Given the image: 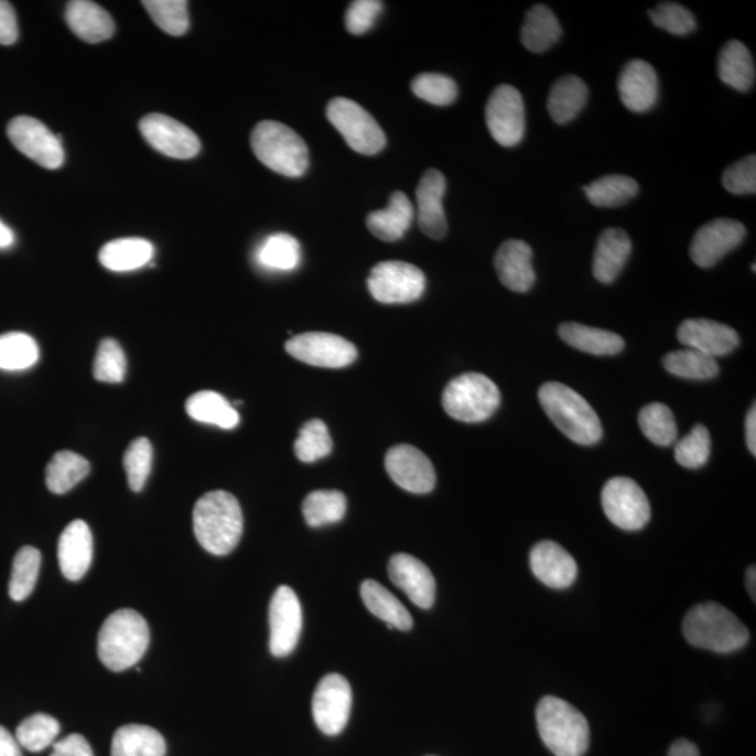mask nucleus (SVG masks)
<instances>
[{
    "instance_id": "nucleus-21",
    "label": "nucleus",
    "mask_w": 756,
    "mask_h": 756,
    "mask_svg": "<svg viewBox=\"0 0 756 756\" xmlns=\"http://www.w3.org/2000/svg\"><path fill=\"white\" fill-rule=\"evenodd\" d=\"M447 181L439 170H428L417 188L418 225L428 237L442 240L447 235L443 199Z\"/></svg>"
},
{
    "instance_id": "nucleus-37",
    "label": "nucleus",
    "mask_w": 756,
    "mask_h": 756,
    "mask_svg": "<svg viewBox=\"0 0 756 756\" xmlns=\"http://www.w3.org/2000/svg\"><path fill=\"white\" fill-rule=\"evenodd\" d=\"M89 474L90 463L85 457L72 452H60L46 467V486L53 494L64 495Z\"/></svg>"
},
{
    "instance_id": "nucleus-60",
    "label": "nucleus",
    "mask_w": 756,
    "mask_h": 756,
    "mask_svg": "<svg viewBox=\"0 0 756 756\" xmlns=\"http://www.w3.org/2000/svg\"><path fill=\"white\" fill-rule=\"evenodd\" d=\"M14 233L10 227L4 225L2 220H0V250H7V248L12 247L14 245Z\"/></svg>"
},
{
    "instance_id": "nucleus-8",
    "label": "nucleus",
    "mask_w": 756,
    "mask_h": 756,
    "mask_svg": "<svg viewBox=\"0 0 756 756\" xmlns=\"http://www.w3.org/2000/svg\"><path fill=\"white\" fill-rule=\"evenodd\" d=\"M326 117L355 152L372 156L385 149L387 139L381 127L364 107L349 98L330 101Z\"/></svg>"
},
{
    "instance_id": "nucleus-25",
    "label": "nucleus",
    "mask_w": 756,
    "mask_h": 756,
    "mask_svg": "<svg viewBox=\"0 0 756 756\" xmlns=\"http://www.w3.org/2000/svg\"><path fill=\"white\" fill-rule=\"evenodd\" d=\"M93 534L83 520L72 521L62 532L58 543V561L62 574L71 582L80 580L93 562Z\"/></svg>"
},
{
    "instance_id": "nucleus-14",
    "label": "nucleus",
    "mask_w": 756,
    "mask_h": 756,
    "mask_svg": "<svg viewBox=\"0 0 756 756\" xmlns=\"http://www.w3.org/2000/svg\"><path fill=\"white\" fill-rule=\"evenodd\" d=\"M302 629L303 611L296 593L288 586L279 587L269 605V650L274 657L292 655Z\"/></svg>"
},
{
    "instance_id": "nucleus-27",
    "label": "nucleus",
    "mask_w": 756,
    "mask_h": 756,
    "mask_svg": "<svg viewBox=\"0 0 756 756\" xmlns=\"http://www.w3.org/2000/svg\"><path fill=\"white\" fill-rule=\"evenodd\" d=\"M631 241L623 229H605L595 247L593 273L601 283H613L629 260Z\"/></svg>"
},
{
    "instance_id": "nucleus-9",
    "label": "nucleus",
    "mask_w": 756,
    "mask_h": 756,
    "mask_svg": "<svg viewBox=\"0 0 756 756\" xmlns=\"http://www.w3.org/2000/svg\"><path fill=\"white\" fill-rule=\"evenodd\" d=\"M367 287L377 302L407 304L422 298L426 289V277L412 263L386 261L371 269Z\"/></svg>"
},
{
    "instance_id": "nucleus-47",
    "label": "nucleus",
    "mask_w": 756,
    "mask_h": 756,
    "mask_svg": "<svg viewBox=\"0 0 756 756\" xmlns=\"http://www.w3.org/2000/svg\"><path fill=\"white\" fill-rule=\"evenodd\" d=\"M142 4L153 22L164 33L180 37L188 31V2H184V0H147Z\"/></svg>"
},
{
    "instance_id": "nucleus-52",
    "label": "nucleus",
    "mask_w": 756,
    "mask_h": 756,
    "mask_svg": "<svg viewBox=\"0 0 756 756\" xmlns=\"http://www.w3.org/2000/svg\"><path fill=\"white\" fill-rule=\"evenodd\" d=\"M651 22L668 33L687 35L696 29L695 15L690 9L676 2H662L650 10Z\"/></svg>"
},
{
    "instance_id": "nucleus-58",
    "label": "nucleus",
    "mask_w": 756,
    "mask_h": 756,
    "mask_svg": "<svg viewBox=\"0 0 756 756\" xmlns=\"http://www.w3.org/2000/svg\"><path fill=\"white\" fill-rule=\"evenodd\" d=\"M668 756H701L695 744L691 743L690 739L680 738L676 743H672L670 749H668Z\"/></svg>"
},
{
    "instance_id": "nucleus-44",
    "label": "nucleus",
    "mask_w": 756,
    "mask_h": 756,
    "mask_svg": "<svg viewBox=\"0 0 756 756\" xmlns=\"http://www.w3.org/2000/svg\"><path fill=\"white\" fill-rule=\"evenodd\" d=\"M60 732L58 720L48 716V714L37 713L20 723L15 730V739H18L20 747L30 750V753H41V750L54 745Z\"/></svg>"
},
{
    "instance_id": "nucleus-23",
    "label": "nucleus",
    "mask_w": 756,
    "mask_h": 756,
    "mask_svg": "<svg viewBox=\"0 0 756 756\" xmlns=\"http://www.w3.org/2000/svg\"><path fill=\"white\" fill-rule=\"evenodd\" d=\"M530 566L540 582L555 590L571 587L577 577L576 561L553 541H542L532 548Z\"/></svg>"
},
{
    "instance_id": "nucleus-10",
    "label": "nucleus",
    "mask_w": 756,
    "mask_h": 756,
    "mask_svg": "<svg viewBox=\"0 0 756 756\" xmlns=\"http://www.w3.org/2000/svg\"><path fill=\"white\" fill-rule=\"evenodd\" d=\"M603 509L614 526L625 531H638L650 520L649 499L634 479L616 476L605 484L601 494Z\"/></svg>"
},
{
    "instance_id": "nucleus-48",
    "label": "nucleus",
    "mask_w": 756,
    "mask_h": 756,
    "mask_svg": "<svg viewBox=\"0 0 756 756\" xmlns=\"http://www.w3.org/2000/svg\"><path fill=\"white\" fill-rule=\"evenodd\" d=\"M153 464L152 443L147 438L133 440L123 454V469L127 473L129 488L141 492L147 485Z\"/></svg>"
},
{
    "instance_id": "nucleus-55",
    "label": "nucleus",
    "mask_w": 756,
    "mask_h": 756,
    "mask_svg": "<svg viewBox=\"0 0 756 756\" xmlns=\"http://www.w3.org/2000/svg\"><path fill=\"white\" fill-rule=\"evenodd\" d=\"M18 39V18L12 3L0 0V45H12Z\"/></svg>"
},
{
    "instance_id": "nucleus-17",
    "label": "nucleus",
    "mask_w": 756,
    "mask_h": 756,
    "mask_svg": "<svg viewBox=\"0 0 756 756\" xmlns=\"http://www.w3.org/2000/svg\"><path fill=\"white\" fill-rule=\"evenodd\" d=\"M743 223L720 217L706 223L692 238L691 258L701 268H712L744 241Z\"/></svg>"
},
{
    "instance_id": "nucleus-42",
    "label": "nucleus",
    "mask_w": 756,
    "mask_h": 756,
    "mask_svg": "<svg viewBox=\"0 0 756 756\" xmlns=\"http://www.w3.org/2000/svg\"><path fill=\"white\" fill-rule=\"evenodd\" d=\"M662 365L672 376L687 380H711L719 375L716 359L690 348L671 352L662 359Z\"/></svg>"
},
{
    "instance_id": "nucleus-18",
    "label": "nucleus",
    "mask_w": 756,
    "mask_h": 756,
    "mask_svg": "<svg viewBox=\"0 0 756 756\" xmlns=\"http://www.w3.org/2000/svg\"><path fill=\"white\" fill-rule=\"evenodd\" d=\"M386 469L393 483L411 494H429L436 486L432 461L413 445L398 444L390 449L386 455Z\"/></svg>"
},
{
    "instance_id": "nucleus-53",
    "label": "nucleus",
    "mask_w": 756,
    "mask_h": 756,
    "mask_svg": "<svg viewBox=\"0 0 756 756\" xmlns=\"http://www.w3.org/2000/svg\"><path fill=\"white\" fill-rule=\"evenodd\" d=\"M723 185L733 195H754L756 193L755 154L730 165L724 171Z\"/></svg>"
},
{
    "instance_id": "nucleus-31",
    "label": "nucleus",
    "mask_w": 756,
    "mask_h": 756,
    "mask_svg": "<svg viewBox=\"0 0 756 756\" xmlns=\"http://www.w3.org/2000/svg\"><path fill=\"white\" fill-rule=\"evenodd\" d=\"M559 336L572 348L594 356H614L625 348V342L618 334L577 323L559 326Z\"/></svg>"
},
{
    "instance_id": "nucleus-3",
    "label": "nucleus",
    "mask_w": 756,
    "mask_h": 756,
    "mask_svg": "<svg viewBox=\"0 0 756 756\" xmlns=\"http://www.w3.org/2000/svg\"><path fill=\"white\" fill-rule=\"evenodd\" d=\"M682 631L688 644L720 655L742 650L749 640L747 626L717 603L699 604L688 611Z\"/></svg>"
},
{
    "instance_id": "nucleus-51",
    "label": "nucleus",
    "mask_w": 756,
    "mask_h": 756,
    "mask_svg": "<svg viewBox=\"0 0 756 756\" xmlns=\"http://www.w3.org/2000/svg\"><path fill=\"white\" fill-rule=\"evenodd\" d=\"M415 96L429 105L445 107L453 105L458 97V87L452 77L440 74H422L412 82Z\"/></svg>"
},
{
    "instance_id": "nucleus-7",
    "label": "nucleus",
    "mask_w": 756,
    "mask_h": 756,
    "mask_svg": "<svg viewBox=\"0 0 756 756\" xmlns=\"http://www.w3.org/2000/svg\"><path fill=\"white\" fill-rule=\"evenodd\" d=\"M500 401L499 388L479 372H465L453 378L444 388L442 398L445 413L465 423L486 421L500 407Z\"/></svg>"
},
{
    "instance_id": "nucleus-54",
    "label": "nucleus",
    "mask_w": 756,
    "mask_h": 756,
    "mask_svg": "<svg viewBox=\"0 0 756 756\" xmlns=\"http://www.w3.org/2000/svg\"><path fill=\"white\" fill-rule=\"evenodd\" d=\"M381 12L382 2H377V0H357V2L350 3L348 12H346V29L354 35L365 34L375 25Z\"/></svg>"
},
{
    "instance_id": "nucleus-61",
    "label": "nucleus",
    "mask_w": 756,
    "mask_h": 756,
    "mask_svg": "<svg viewBox=\"0 0 756 756\" xmlns=\"http://www.w3.org/2000/svg\"><path fill=\"white\" fill-rule=\"evenodd\" d=\"M755 576H756L755 566H750L748 569V572H747V579H745V580H747L748 593H749L750 597H753L754 601H755V592H756V588H755L756 579H755Z\"/></svg>"
},
{
    "instance_id": "nucleus-2",
    "label": "nucleus",
    "mask_w": 756,
    "mask_h": 756,
    "mask_svg": "<svg viewBox=\"0 0 756 756\" xmlns=\"http://www.w3.org/2000/svg\"><path fill=\"white\" fill-rule=\"evenodd\" d=\"M149 644L147 619L137 611L119 609L102 624L98 634L97 652L108 670L122 672L138 665Z\"/></svg>"
},
{
    "instance_id": "nucleus-41",
    "label": "nucleus",
    "mask_w": 756,
    "mask_h": 756,
    "mask_svg": "<svg viewBox=\"0 0 756 756\" xmlns=\"http://www.w3.org/2000/svg\"><path fill=\"white\" fill-rule=\"evenodd\" d=\"M40 359L37 342L24 333L0 335V370L23 371Z\"/></svg>"
},
{
    "instance_id": "nucleus-30",
    "label": "nucleus",
    "mask_w": 756,
    "mask_h": 756,
    "mask_svg": "<svg viewBox=\"0 0 756 756\" xmlns=\"http://www.w3.org/2000/svg\"><path fill=\"white\" fill-rule=\"evenodd\" d=\"M720 80L738 91H749L755 83V62L742 41L732 40L720 51L717 60Z\"/></svg>"
},
{
    "instance_id": "nucleus-59",
    "label": "nucleus",
    "mask_w": 756,
    "mask_h": 756,
    "mask_svg": "<svg viewBox=\"0 0 756 756\" xmlns=\"http://www.w3.org/2000/svg\"><path fill=\"white\" fill-rule=\"evenodd\" d=\"M745 439H747L748 450L753 455L756 454V408L749 409L747 421H745Z\"/></svg>"
},
{
    "instance_id": "nucleus-15",
    "label": "nucleus",
    "mask_w": 756,
    "mask_h": 756,
    "mask_svg": "<svg viewBox=\"0 0 756 756\" xmlns=\"http://www.w3.org/2000/svg\"><path fill=\"white\" fill-rule=\"evenodd\" d=\"M313 717L326 735L344 732L350 716L352 688L339 674H330L320 681L313 696Z\"/></svg>"
},
{
    "instance_id": "nucleus-49",
    "label": "nucleus",
    "mask_w": 756,
    "mask_h": 756,
    "mask_svg": "<svg viewBox=\"0 0 756 756\" xmlns=\"http://www.w3.org/2000/svg\"><path fill=\"white\" fill-rule=\"evenodd\" d=\"M711 433L703 424H696L685 438L676 444L677 463L683 468L698 469L703 467L711 457Z\"/></svg>"
},
{
    "instance_id": "nucleus-46",
    "label": "nucleus",
    "mask_w": 756,
    "mask_h": 756,
    "mask_svg": "<svg viewBox=\"0 0 756 756\" xmlns=\"http://www.w3.org/2000/svg\"><path fill=\"white\" fill-rule=\"evenodd\" d=\"M334 443L328 428L320 419L305 422L294 442V453L302 463H315L333 452Z\"/></svg>"
},
{
    "instance_id": "nucleus-22",
    "label": "nucleus",
    "mask_w": 756,
    "mask_h": 756,
    "mask_svg": "<svg viewBox=\"0 0 756 756\" xmlns=\"http://www.w3.org/2000/svg\"><path fill=\"white\" fill-rule=\"evenodd\" d=\"M620 100L634 112L650 111L659 100V76L655 67L644 60L628 62L618 79Z\"/></svg>"
},
{
    "instance_id": "nucleus-45",
    "label": "nucleus",
    "mask_w": 756,
    "mask_h": 756,
    "mask_svg": "<svg viewBox=\"0 0 756 756\" xmlns=\"http://www.w3.org/2000/svg\"><path fill=\"white\" fill-rule=\"evenodd\" d=\"M639 426L645 436L656 445L668 447L678 438L674 413L665 403L655 402L641 409Z\"/></svg>"
},
{
    "instance_id": "nucleus-40",
    "label": "nucleus",
    "mask_w": 756,
    "mask_h": 756,
    "mask_svg": "<svg viewBox=\"0 0 756 756\" xmlns=\"http://www.w3.org/2000/svg\"><path fill=\"white\" fill-rule=\"evenodd\" d=\"M256 258L261 267L271 271H293L302 261V247L293 236L278 233L262 242Z\"/></svg>"
},
{
    "instance_id": "nucleus-11",
    "label": "nucleus",
    "mask_w": 756,
    "mask_h": 756,
    "mask_svg": "<svg viewBox=\"0 0 756 756\" xmlns=\"http://www.w3.org/2000/svg\"><path fill=\"white\" fill-rule=\"evenodd\" d=\"M486 126L501 147L519 144L526 133V107L521 93L510 85L496 87L486 105Z\"/></svg>"
},
{
    "instance_id": "nucleus-4",
    "label": "nucleus",
    "mask_w": 756,
    "mask_h": 756,
    "mask_svg": "<svg viewBox=\"0 0 756 756\" xmlns=\"http://www.w3.org/2000/svg\"><path fill=\"white\" fill-rule=\"evenodd\" d=\"M538 398L549 419L572 442L593 445L603 438L597 413L573 388L562 382H547L540 388Z\"/></svg>"
},
{
    "instance_id": "nucleus-13",
    "label": "nucleus",
    "mask_w": 756,
    "mask_h": 756,
    "mask_svg": "<svg viewBox=\"0 0 756 756\" xmlns=\"http://www.w3.org/2000/svg\"><path fill=\"white\" fill-rule=\"evenodd\" d=\"M8 137L13 147L41 168L60 169L65 162L61 137H56L43 122L33 117H15L8 127Z\"/></svg>"
},
{
    "instance_id": "nucleus-34",
    "label": "nucleus",
    "mask_w": 756,
    "mask_h": 756,
    "mask_svg": "<svg viewBox=\"0 0 756 756\" xmlns=\"http://www.w3.org/2000/svg\"><path fill=\"white\" fill-rule=\"evenodd\" d=\"M361 600L366 608L377 618L385 620L390 628L409 630L412 628L413 619L409 611L403 607L400 600L388 592L385 586L375 580H366L360 586Z\"/></svg>"
},
{
    "instance_id": "nucleus-38",
    "label": "nucleus",
    "mask_w": 756,
    "mask_h": 756,
    "mask_svg": "<svg viewBox=\"0 0 756 756\" xmlns=\"http://www.w3.org/2000/svg\"><path fill=\"white\" fill-rule=\"evenodd\" d=\"M584 193L598 208H618L639 194V184L628 175L611 174L584 186Z\"/></svg>"
},
{
    "instance_id": "nucleus-35",
    "label": "nucleus",
    "mask_w": 756,
    "mask_h": 756,
    "mask_svg": "<svg viewBox=\"0 0 756 756\" xmlns=\"http://www.w3.org/2000/svg\"><path fill=\"white\" fill-rule=\"evenodd\" d=\"M163 735L149 726L128 724L114 734L111 756H165Z\"/></svg>"
},
{
    "instance_id": "nucleus-36",
    "label": "nucleus",
    "mask_w": 756,
    "mask_h": 756,
    "mask_svg": "<svg viewBox=\"0 0 756 756\" xmlns=\"http://www.w3.org/2000/svg\"><path fill=\"white\" fill-rule=\"evenodd\" d=\"M186 413L196 422L215 424V426L231 431L240 423L237 409L225 397L215 391H199L188 398L185 403Z\"/></svg>"
},
{
    "instance_id": "nucleus-43",
    "label": "nucleus",
    "mask_w": 756,
    "mask_h": 756,
    "mask_svg": "<svg viewBox=\"0 0 756 756\" xmlns=\"http://www.w3.org/2000/svg\"><path fill=\"white\" fill-rule=\"evenodd\" d=\"M41 568V553L37 548L23 547L14 557L9 595L13 601L29 598L37 584Z\"/></svg>"
},
{
    "instance_id": "nucleus-12",
    "label": "nucleus",
    "mask_w": 756,
    "mask_h": 756,
    "mask_svg": "<svg viewBox=\"0 0 756 756\" xmlns=\"http://www.w3.org/2000/svg\"><path fill=\"white\" fill-rule=\"evenodd\" d=\"M284 348L294 359L324 369H342L357 359V349L352 342L328 333H304L293 336Z\"/></svg>"
},
{
    "instance_id": "nucleus-20",
    "label": "nucleus",
    "mask_w": 756,
    "mask_h": 756,
    "mask_svg": "<svg viewBox=\"0 0 756 756\" xmlns=\"http://www.w3.org/2000/svg\"><path fill=\"white\" fill-rule=\"evenodd\" d=\"M677 336L687 348L701 352L713 359L732 354L739 345V336L732 326L706 318L683 321Z\"/></svg>"
},
{
    "instance_id": "nucleus-32",
    "label": "nucleus",
    "mask_w": 756,
    "mask_h": 756,
    "mask_svg": "<svg viewBox=\"0 0 756 756\" xmlns=\"http://www.w3.org/2000/svg\"><path fill=\"white\" fill-rule=\"evenodd\" d=\"M587 98L586 83L574 75L563 76L549 91L548 112L551 114L553 121L564 126L582 112Z\"/></svg>"
},
{
    "instance_id": "nucleus-33",
    "label": "nucleus",
    "mask_w": 756,
    "mask_h": 756,
    "mask_svg": "<svg viewBox=\"0 0 756 756\" xmlns=\"http://www.w3.org/2000/svg\"><path fill=\"white\" fill-rule=\"evenodd\" d=\"M562 28L555 13L546 4H536L526 14L521 43L534 54L546 53L561 39Z\"/></svg>"
},
{
    "instance_id": "nucleus-6",
    "label": "nucleus",
    "mask_w": 756,
    "mask_h": 756,
    "mask_svg": "<svg viewBox=\"0 0 756 756\" xmlns=\"http://www.w3.org/2000/svg\"><path fill=\"white\" fill-rule=\"evenodd\" d=\"M253 154L274 173L300 177L309 169L307 144L292 128L277 121H263L251 134Z\"/></svg>"
},
{
    "instance_id": "nucleus-24",
    "label": "nucleus",
    "mask_w": 756,
    "mask_h": 756,
    "mask_svg": "<svg viewBox=\"0 0 756 756\" xmlns=\"http://www.w3.org/2000/svg\"><path fill=\"white\" fill-rule=\"evenodd\" d=\"M497 277L507 289L516 293H526L536 283V271L532 267L531 247L522 240H507L495 256Z\"/></svg>"
},
{
    "instance_id": "nucleus-39",
    "label": "nucleus",
    "mask_w": 756,
    "mask_h": 756,
    "mask_svg": "<svg viewBox=\"0 0 756 756\" xmlns=\"http://www.w3.org/2000/svg\"><path fill=\"white\" fill-rule=\"evenodd\" d=\"M348 500L339 490H314L303 501V516L310 527L335 525L344 519Z\"/></svg>"
},
{
    "instance_id": "nucleus-29",
    "label": "nucleus",
    "mask_w": 756,
    "mask_h": 756,
    "mask_svg": "<svg viewBox=\"0 0 756 756\" xmlns=\"http://www.w3.org/2000/svg\"><path fill=\"white\" fill-rule=\"evenodd\" d=\"M154 247L144 238H118L107 242L98 253L101 266L112 272H131L153 260Z\"/></svg>"
},
{
    "instance_id": "nucleus-1",
    "label": "nucleus",
    "mask_w": 756,
    "mask_h": 756,
    "mask_svg": "<svg viewBox=\"0 0 756 756\" xmlns=\"http://www.w3.org/2000/svg\"><path fill=\"white\" fill-rule=\"evenodd\" d=\"M245 530L240 504L226 490H212L194 507V532L205 551L216 557L235 551Z\"/></svg>"
},
{
    "instance_id": "nucleus-28",
    "label": "nucleus",
    "mask_w": 756,
    "mask_h": 756,
    "mask_svg": "<svg viewBox=\"0 0 756 756\" xmlns=\"http://www.w3.org/2000/svg\"><path fill=\"white\" fill-rule=\"evenodd\" d=\"M415 209L403 193H393L390 205L386 209L371 212L367 216L366 225L371 235L382 241L392 242L400 240L411 227Z\"/></svg>"
},
{
    "instance_id": "nucleus-5",
    "label": "nucleus",
    "mask_w": 756,
    "mask_h": 756,
    "mask_svg": "<svg viewBox=\"0 0 756 756\" xmlns=\"http://www.w3.org/2000/svg\"><path fill=\"white\" fill-rule=\"evenodd\" d=\"M537 726L543 744L555 756H583L590 745L587 719L571 703L546 696L537 706Z\"/></svg>"
},
{
    "instance_id": "nucleus-57",
    "label": "nucleus",
    "mask_w": 756,
    "mask_h": 756,
    "mask_svg": "<svg viewBox=\"0 0 756 756\" xmlns=\"http://www.w3.org/2000/svg\"><path fill=\"white\" fill-rule=\"evenodd\" d=\"M0 756H23L18 739L2 726H0Z\"/></svg>"
},
{
    "instance_id": "nucleus-19",
    "label": "nucleus",
    "mask_w": 756,
    "mask_h": 756,
    "mask_svg": "<svg viewBox=\"0 0 756 756\" xmlns=\"http://www.w3.org/2000/svg\"><path fill=\"white\" fill-rule=\"evenodd\" d=\"M388 576L419 608L433 607L436 600V580L422 561L407 553H397L388 563Z\"/></svg>"
},
{
    "instance_id": "nucleus-56",
    "label": "nucleus",
    "mask_w": 756,
    "mask_h": 756,
    "mask_svg": "<svg viewBox=\"0 0 756 756\" xmlns=\"http://www.w3.org/2000/svg\"><path fill=\"white\" fill-rule=\"evenodd\" d=\"M51 756H95L89 742L80 734H71L54 743Z\"/></svg>"
},
{
    "instance_id": "nucleus-16",
    "label": "nucleus",
    "mask_w": 756,
    "mask_h": 756,
    "mask_svg": "<svg viewBox=\"0 0 756 756\" xmlns=\"http://www.w3.org/2000/svg\"><path fill=\"white\" fill-rule=\"evenodd\" d=\"M139 128L150 147L164 156L188 160L199 153V138L177 119L163 114H149L142 118Z\"/></svg>"
},
{
    "instance_id": "nucleus-26",
    "label": "nucleus",
    "mask_w": 756,
    "mask_h": 756,
    "mask_svg": "<svg viewBox=\"0 0 756 756\" xmlns=\"http://www.w3.org/2000/svg\"><path fill=\"white\" fill-rule=\"evenodd\" d=\"M65 19L72 33L86 43H102L116 33V23L110 13L89 0L67 3Z\"/></svg>"
},
{
    "instance_id": "nucleus-50",
    "label": "nucleus",
    "mask_w": 756,
    "mask_h": 756,
    "mask_svg": "<svg viewBox=\"0 0 756 756\" xmlns=\"http://www.w3.org/2000/svg\"><path fill=\"white\" fill-rule=\"evenodd\" d=\"M93 375L97 381L118 385L126 380L127 357L121 345L114 339L101 341L98 346Z\"/></svg>"
}]
</instances>
